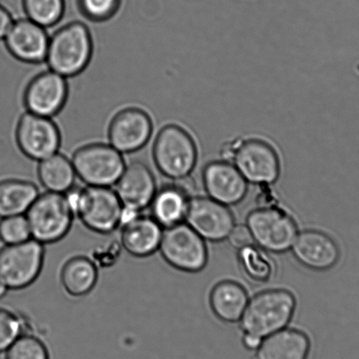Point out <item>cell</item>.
<instances>
[{
	"instance_id": "obj_1",
	"label": "cell",
	"mask_w": 359,
	"mask_h": 359,
	"mask_svg": "<svg viewBox=\"0 0 359 359\" xmlns=\"http://www.w3.org/2000/svg\"><path fill=\"white\" fill-rule=\"evenodd\" d=\"M223 160L232 163L248 183L274 184L280 176V156L271 142L259 137H241L225 142Z\"/></svg>"
},
{
	"instance_id": "obj_2",
	"label": "cell",
	"mask_w": 359,
	"mask_h": 359,
	"mask_svg": "<svg viewBox=\"0 0 359 359\" xmlns=\"http://www.w3.org/2000/svg\"><path fill=\"white\" fill-rule=\"evenodd\" d=\"M65 194L73 214L90 231L107 235L121 226L123 205L111 187H73Z\"/></svg>"
},
{
	"instance_id": "obj_3",
	"label": "cell",
	"mask_w": 359,
	"mask_h": 359,
	"mask_svg": "<svg viewBox=\"0 0 359 359\" xmlns=\"http://www.w3.org/2000/svg\"><path fill=\"white\" fill-rule=\"evenodd\" d=\"M296 308V299L285 289L263 291L250 299L239 320L243 334L264 338L287 327Z\"/></svg>"
},
{
	"instance_id": "obj_4",
	"label": "cell",
	"mask_w": 359,
	"mask_h": 359,
	"mask_svg": "<svg viewBox=\"0 0 359 359\" xmlns=\"http://www.w3.org/2000/svg\"><path fill=\"white\" fill-rule=\"evenodd\" d=\"M93 41L88 27L74 22L66 24L50 37L46 55L48 68L65 78L85 71L92 60Z\"/></svg>"
},
{
	"instance_id": "obj_5",
	"label": "cell",
	"mask_w": 359,
	"mask_h": 359,
	"mask_svg": "<svg viewBox=\"0 0 359 359\" xmlns=\"http://www.w3.org/2000/svg\"><path fill=\"white\" fill-rule=\"evenodd\" d=\"M198 156L196 140L186 128L167 124L156 135L153 158L163 176L173 180L189 177L197 165Z\"/></svg>"
},
{
	"instance_id": "obj_6",
	"label": "cell",
	"mask_w": 359,
	"mask_h": 359,
	"mask_svg": "<svg viewBox=\"0 0 359 359\" xmlns=\"http://www.w3.org/2000/svg\"><path fill=\"white\" fill-rule=\"evenodd\" d=\"M25 215L32 238L44 245L65 238L75 217L65 194L51 191L38 195Z\"/></svg>"
},
{
	"instance_id": "obj_7",
	"label": "cell",
	"mask_w": 359,
	"mask_h": 359,
	"mask_svg": "<svg viewBox=\"0 0 359 359\" xmlns=\"http://www.w3.org/2000/svg\"><path fill=\"white\" fill-rule=\"evenodd\" d=\"M72 162L76 177L88 187L114 186L126 167L123 154L110 144L103 142H94L76 149Z\"/></svg>"
},
{
	"instance_id": "obj_8",
	"label": "cell",
	"mask_w": 359,
	"mask_h": 359,
	"mask_svg": "<svg viewBox=\"0 0 359 359\" xmlns=\"http://www.w3.org/2000/svg\"><path fill=\"white\" fill-rule=\"evenodd\" d=\"M45 259L44 245L31 238L0 250V280L9 290L30 287L40 276Z\"/></svg>"
},
{
	"instance_id": "obj_9",
	"label": "cell",
	"mask_w": 359,
	"mask_h": 359,
	"mask_svg": "<svg viewBox=\"0 0 359 359\" xmlns=\"http://www.w3.org/2000/svg\"><path fill=\"white\" fill-rule=\"evenodd\" d=\"M246 225L254 243L271 253H285L290 250L298 235L294 219L280 208H260L247 216Z\"/></svg>"
},
{
	"instance_id": "obj_10",
	"label": "cell",
	"mask_w": 359,
	"mask_h": 359,
	"mask_svg": "<svg viewBox=\"0 0 359 359\" xmlns=\"http://www.w3.org/2000/svg\"><path fill=\"white\" fill-rule=\"evenodd\" d=\"M159 250L167 264L184 273H198L208 261L205 240L187 223L165 229Z\"/></svg>"
},
{
	"instance_id": "obj_11",
	"label": "cell",
	"mask_w": 359,
	"mask_h": 359,
	"mask_svg": "<svg viewBox=\"0 0 359 359\" xmlns=\"http://www.w3.org/2000/svg\"><path fill=\"white\" fill-rule=\"evenodd\" d=\"M61 133L51 118L27 111L20 118L16 142L20 151L34 161L41 162L58 152Z\"/></svg>"
},
{
	"instance_id": "obj_12",
	"label": "cell",
	"mask_w": 359,
	"mask_h": 359,
	"mask_svg": "<svg viewBox=\"0 0 359 359\" xmlns=\"http://www.w3.org/2000/svg\"><path fill=\"white\" fill-rule=\"evenodd\" d=\"M184 221L205 241L212 243L228 239L236 225L229 207L209 197L190 198Z\"/></svg>"
},
{
	"instance_id": "obj_13",
	"label": "cell",
	"mask_w": 359,
	"mask_h": 359,
	"mask_svg": "<svg viewBox=\"0 0 359 359\" xmlns=\"http://www.w3.org/2000/svg\"><path fill=\"white\" fill-rule=\"evenodd\" d=\"M152 133L151 117L142 108L134 107L118 111L108 128L109 144L121 154L140 151L151 140Z\"/></svg>"
},
{
	"instance_id": "obj_14",
	"label": "cell",
	"mask_w": 359,
	"mask_h": 359,
	"mask_svg": "<svg viewBox=\"0 0 359 359\" xmlns=\"http://www.w3.org/2000/svg\"><path fill=\"white\" fill-rule=\"evenodd\" d=\"M68 96L66 78L48 69L31 79L24 92L23 102L29 113L52 118L65 107Z\"/></svg>"
},
{
	"instance_id": "obj_15",
	"label": "cell",
	"mask_w": 359,
	"mask_h": 359,
	"mask_svg": "<svg viewBox=\"0 0 359 359\" xmlns=\"http://www.w3.org/2000/svg\"><path fill=\"white\" fill-rule=\"evenodd\" d=\"M115 186L124 210L135 214H140L149 207L158 191L154 174L140 161L126 165Z\"/></svg>"
},
{
	"instance_id": "obj_16",
	"label": "cell",
	"mask_w": 359,
	"mask_h": 359,
	"mask_svg": "<svg viewBox=\"0 0 359 359\" xmlns=\"http://www.w3.org/2000/svg\"><path fill=\"white\" fill-rule=\"evenodd\" d=\"M202 179L208 197L230 207L240 203L248 191V182L232 163L222 160L208 163Z\"/></svg>"
},
{
	"instance_id": "obj_17",
	"label": "cell",
	"mask_w": 359,
	"mask_h": 359,
	"mask_svg": "<svg viewBox=\"0 0 359 359\" xmlns=\"http://www.w3.org/2000/svg\"><path fill=\"white\" fill-rule=\"evenodd\" d=\"M6 47L17 60L38 65L46 60L50 36L45 27L29 19L13 22L6 34Z\"/></svg>"
},
{
	"instance_id": "obj_18",
	"label": "cell",
	"mask_w": 359,
	"mask_h": 359,
	"mask_svg": "<svg viewBox=\"0 0 359 359\" xmlns=\"http://www.w3.org/2000/svg\"><path fill=\"white\" fill-rule=\"evenodd\" d=\"M291 250L302 266L319 271L333 268L341 256L339 246L332 237L313 229L298 233Z\"/></svg>"
},
{
	"instance_id": "obj_19",
	"label": "cell",
	"mask_w": 359,
	"mask_h": 359,
	"mask_svg": "<svg viewBox=\"0 0 359 359\" xmlns=\"http://www.w3.org/2000/svg\"><path fill=\"white\" fill-rule=\"evenodd\" d=\"M121 226V246L130 255L144 259L159 250L163 228L152 216L139 214Z\"/></svg>"
},
{
	"instance_id": "obj_20",
	"label": "cell",
	"mask_w": 359,
	"mask_h": 359,
	"mask_svg": "<svg viewBox=\"0 0 359 359\" xmlns=\"http://www.w3.org/2000/svg\"><path fill=\"white\" fill-rule=\"evenodd\" d=\"M311 344L301 330L285 329L264 338L255 359H308Z\"/></svg>"
},
{
	"instance_id": "obj_21",
	"label": "cell",
	"mask_w": 359,
	"mask_h": 359,
	"mask_svg": "<svg viewBox=\"0 0 359 359\" xmlns=\"http://www.w3.org/2000/svg\"><path fill=\"white\" fill-rule=\"evenodd\" d=\"M250 299L248 292L235 281H222L212 289L210 306L212 313L224 323H238Z\"/></svg>"
},
{
	"instance_id": "obj_22",
	"label": "cell",
	"mask_w": 359,
	"mask_h": 359,
	"mask_svg": "<svg viewBox=\"0 0 359 359\" xmlns=\"http://www.w3.org/2000/svg\"><path fill=\"white\" fill-rule=\"evenodd\" d=\"M177 184L156 191L151 205V216L163 226L170 228L186 219L190 198Z\"/></svg>"
},
{
	"instance_id": "obj_23",
	"label": "cell",
	"mask_w": 359,
	"mask_h": 359,
	"mask_svg": "<svg viewBox=\"0 0 359 359\" xmlns=\"http://www.w3.org/2000/svg\"><path fill=\"white\" fill-rule=\"evenodd\" d=\"M97 278V264L85 256L72 257L62 268V287L73 297H83L90 294L95 287Z\"/></svg>"
},
{
	"instance_id": "obj_24",
	"label": "cell",
	"mask_w": 359,
	"mask_h": 359,
	"mask_svg": "<svg viewBox=\"0 0 359 359\" xmlns=\"http://www.w3.org/2000/svg\"><path fill=\"white\" fill-rule=\"evenodd\" d=\"M39 191L36 184L22 180H6L0 182V219L25 215Z\"/></svg>"
},
{
	"instance_id": "obj_25",
	"label": "cell",
	"mask_w": 359,
	"mask_h": 359,
	"mask_svg": "<svg viewBox=\"0 0 359 359\" xmlns=\"http://www.w3.org/2000/svg\"><path fill=\"white\" fill-rule=\"evenodd\" d=\"M76 177L72 160L58 152L41 161L38 166L40 182L51 193H67L74 187Z\"/></svg>"
},
{
	"instance_id": "obj_26",
	"label": "cell",
	"mask_w": 359,
	"mask_h": 359,
	"mask_svg": "<svg viewBox=\"0 0 359 359\" xmlns=\"http://www.w3.org/2000/svg\"><path fill=\"white\" fill-rule=\"evenodd\" d=\"M238 263L245 277L253 284L268 283L273 280L276 270L267 252L253 245L239 250Z\"/></svg>"
},
{
	"instance_id": "obj_27",
	"label": "cell",
	"mask_w": 359,
	"mask_h": 359,
	"mask_svg": "<svg viewBox=\"0 0 359 359\" xmlns=\"http://www.w3.org/2000/svg\"><path fill=\"white\" fill-rule=\"evenodd\" d=\"M27 18L45 27L60 22L65 12V0H22Z\"/></svg>"
},
{
	"instance_id": "obj_28",
	"label": "cell",
	"mask_w": 359,
	"mask_h": 359,
	"mask_svg": "<svg viewBox=\"0 0 359 359\" xmlns=\"http://www.w3.org/2000/svg\"><path fill=\"white\" fill-rule=\"evenodd\" d=\"M32 238L25 215L9 216L0 219V241L6 245H18Z\"/></svg>"
},
{
	"instance_id": "obj_29",
	"label": "cell",
	"mask_w": 359,
	"mask_h": 359,
	"mask_svg": "<svg viewBox=\"0 0 359 359\" xmlns=\"http://www.w3.org/2000/svg\"><path fill=\"white\" fill-rule=\"evenodd\" d=\"M6 359H48L46 346L39 338L23 334L8 348Z\"/></svg>"
},
{
	"instance_id": "obj_30",
	"label": "cell",
	"mask_w": 359,
	"mask_h": 359,
	"mask_svg": "<svg viewBox=\"0 0 359 359\" xmlns=\"http://www.w3.org/2000/svg\"><path fill=\"white\" fill-rule=\"evenodd\" d=\"M121 0H78L79 12L93 22L109 20L120 10Z\"/></svg>"
},
{
	"instance_id": "obj_31",
	"label": "cell",
	"mask_w": 359,
	"mask_h": 359,
	"mask_svg": "<svg viewBox=\"0 0 359 359\" xmlns=\"http://www.w3.org/2000/svg\"><path fill=\"white\" fill-rule=\"evenodd\" d=\"M23 320L15 313L0 309V352L8 350L20 336L23 334Z\"/></svg>"
},
{
	"instance_id": "obj_32",
	"label": "cell",
	"mask_w": 359,
	"mask_h": 359,
	"mask_svg": "<svg viewBox=\"0 0 359 359\" xmlns=\"http://www.w3.org/2000/svg\"><path fill=\"white\" fill-rule=\"evenodd\" d=\"M230 245L236 249L252 245L254 243L252 233L247 225H235L228 237Z\"/></svg>"
},
{
	"instance_id": "obj_33",
	"label": "cell",
	"mask_w": 359,
	"mask_h": 359,
	"mask_svg": "<svg viewBox=\"0 0 359 359\" xmlns=\"http://www.w3.org/2000/svg\"><path fill=\"white\" fill-rule=\"evenodd\" d=\"M13 20L11 13L4 6H0V40L4 39L11 29Z\"/></svg>"
},
{
	"instance_id": "obj_34",
	"label": "cell",
	"mask_w": 359,
	"mask_h": 359,
	"mask_svg": "<svg viewBox=\"0 0 359 359\" xmlns=\"http://www.w3.org/2000/svg\"><path fill=\"white\" fill-rule=\"evenodd\" d=\"M262 341L263 340L260 339V338L254 337L252 334H243V344L245 345V348H248L250 351H256L257 348H259Z\"/></svg>"
},
{
	"instance_id": "obj_35",
	"label": "cell",
	"mask_w": 359,
	"mask_h": 359,
	"mask_svg": "<svg viewBox=\"0 0 359 359\" xmlns=\"http://www.w3.org/2000/svg\"><path fill=\"white\" fill-rule=\"evenodd\" d=\"M8 290L9 289L6 287V285L0 280V299L4 298Z\"/></svg>"
}]
</instances>
